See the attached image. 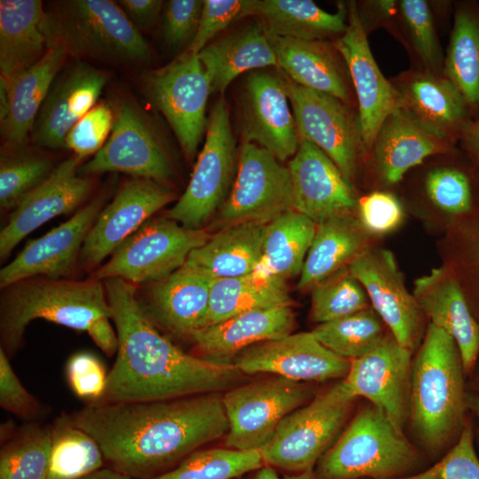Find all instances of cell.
Masks as SVG:
<instances>
[{
  "label": "cell",
  "instance_id": "cell-1",
  "mask_svg": "<svg viewBox=\"0 0 479 479\" xmlns=\"http://www.w3.org/2000/svg\"><path fill=\"white\" fill-rule=\"evenodd\" d=\"M67 416L97 441L114 469L135 479H153L229 429L220 393L97 401Z\"/></svg>",
  "mask_w": 479,
  "mask_h": 479
},
{
  "label": "cell",
  "instance_id": "cell-2",
  "mask_svg": "<svg viewBox=\"0 0 479 479\" xmlns=\"http://www.w3.org/2000/svg\"><path fill=\"white\" fill-rule=\"evenodd\" d=\"M118 340L104 402H147L227 391L246 381L233 363L188 354L162 335L144 311L137 286L102 280Z\"/></svg>",
  "mask_w": 479,
  "mask_h": 479
},
{
  "label": "cell",
  "instance_id": "cell-3",
  "mask_svg": "<svg viewBox=\"0 0 479 479\" xmlns=\"http://www.w3.org/2000/svg\"><path fill=\"white\" fill-rule=\"evenodd\" d=\"M0 300L1 348L7 356L23 342L35 319H44L84 331L107 356L117 351L112 312L102 280L26 279L3 289Z\"/></svg>",
  "mask_w": 479,
  "mask_h": 479
},
{
  "label": "cell",
  "instance_id": "cell-4",
  "mask_svg": "<svg viewBox=\"0 0 479 479\" xmlns=\"http://www.w3.org/2000/svg\"><path fill=\"white\" fill-rule=\"evenodd\" d=\"M463 371L453 338L430 323L412 361L406 426L431 457L448 446L462 423Z\"/></svg>",
  "mask_w": 479,
  "mask_h": 479
},
{
  "label": "cell",
  "instance_id": "cell-5",
  "mask_svg": "<svg viewBox=\"0 0 479 479\" xmlns=\"http://www.w3.org/2000/svg\"><path fill=\"white\" fill-rule=\"evenodd\" d=\"M423 461L404 434L367 402L313 471L316 479H400L416 474Z\"/></svg>",
  "mask_w": 479,
  "mask_h": 479
},
{
  "label": "cell",
  "instance_id": "cell-6",
  "mask_svg": "<svg viewBox=\"0 0 479 479\" xmlns=\"http://www.w3.org/2000/svg\"><path fill=\"white\" fill-rule=\"evenodd\" d=\"M357 397L344 379L287 415L260 451L265 465L296 474L314 469L334 443Z\"/></svg>",
  "mask_w": 479,
  "mask_h": 479
},
{
  "label": "cell",
  "instance_id": "cell-7",
  "mask_svg": "<svg viewBox=\"0 0 479 479\" xmlns=\"http://www.w3.org/2000/svg\"><path fill=\"white\" fill-rule=\"evenodd\" d=\"M68 53L108 61L146 63L150 49L121 6L109 0H69L50 14Z\"/></svg>",
  "mask_w": 479,
  "mask_h": 479
},
{
  "label": "cell",
  "instance_id": "cell-8",
  "mask_svg": "<svg viewBox=\"0 0 479 479\" xmlns=\"http://www.w3.org/2000/svg\"><path fill=\"white\" fill-rule=\"evenodd\" d=\"M311 384L273 375L242 383L223 395L229 423L225 447L261 451L280 421L315 396Z\"/></svg>",
  "mask_w": 479,
  "mask_h": 479
},
{
  "label": "cell",
  "instance_id": "cell-9",
  "mask_svg": "<svg viewBox=\"0 0 479 479\" xmlns=\"http://www.w3.org/2000/svg\"><path fill=\"white\" fill-rule=\"evenodd\" d=\"M210 236L204 229H188L170 218H150L90 276L98 280L120 278L136 286L153 284L182 267Z\"/></svg>",
  "mask_w": 479,
  "mask_h": 479
},
{
  "label": "cell",
  "instance_id": "cell-10",
  "mask_svg": "<svg viewBox=\"0 0 479 479\" xmlns=\"http://www.w3.org/2000/svg\"><path fill=\"white\" fill-rule=\"evenodd\" d=\"M237 152L229 113L223 98L213 106L190 182L169 216L192 230L203 229L221 208L237 172Z\"/></svg>",
  "mask_w": 479,
  "mask_h": 479
},
{
  "label": "cell",
  "instance_id": "cell-11",
  "mask_svg": "<svg viewBox=\"0 0 479 479\" xmlns=\"http://www.w3.org/2000/svg\"><path fill=\"white\" fill-rule=\"evenodd\" d=\"M114 125L103 147L78 171L82 177L122 172L165 185L174 177L169 157L142 109L130 98L112 104Z\"/></svg>",
  "mask_w": 479,
  "mask_h": 479
},
{
  "label": "cell",
  "instance_id": "cell-12",
  "mask_svg": "<svg viewBox=\"0 0 479 479\" xmlns=\"http://www.w3.org/2000/svg\"><path fill=\"white\" fill-rule=\"evenodd\" d=\"M292 209L288 168L265 148L244 141L232 190L219 208L218 224L222 228L241 223L267 224Z\"/></svg>",
  "mask_w": 479,
  "mask_h": 479
},
{
  "label": "cell",
  "instance_id": "cell-13",
  "mask_svg": "<svg viewBox=\"0 0 479 479\" xmlns=\"http://www.w3.org/2000/svg\"><path fill=\"white\" fill-rule=\"evenodd\" d=\"M145 94L166 118L186 158L193 160L207 130L206 106L211 91L197 55L183 52L145 79Z\"/></svg>",
  "mask_w": 479,
  "mask_h": 479
},
{
  "label": "cell",
  "instance_id": "cell-14",
  "mask_svg": "<svg viewBox=\"0 0 479 479\" xmlns=\"http://www.w3.org/2000/svg\"><path fill=\"white\" fill-rule=\"evenodd\" d=\"M282 78L299 138L320 148L352 184L365 147L359 118L337 98Z\"/></svg>",
  "mask_w": 479,
  "mask_h": 479
},
{
  "label": "cell",
  "instance_id": "cell-15",
  "mask_svg": "<svg viewBox=\"0 0 479 479\" xmlns=\"http://www.w3.org/2000/svg\"><path fill=\"white\" fill-rule=\"evenodd\" d=\"M175 199L171 189L156 181L134 177L125 181L98 216L83 242L79 264L92 271L98 269L126 239Z\"/></svg>",
  "mask_w": 479,
  "mask_h": 479
},
{
  "label": "cell",
  "instance_id": "cell-16",
  "mask_svg": "<svg viewBox=\"0 0 479 479\" xmlns=\"http://www.w3.org/2000/svg\"><path fill=\"white\" fill-rule=\"evenodd\" d=\"M366 292L373 309L397 342L413 352L424 336L423 316L407 290L393 254L369 248L349 266Z\"/></svg>",
  "mask_w": 479,
  "mask_h": 479
},
{
  "label": "cell",
  "instance_id": "cell-17",
  "mask_svg": "<svg viewBox=\"0 0 479 479\" xmlns=\"http://www.w3.org/2000/svg\"><path fill=\"white\" fill-rule=\"evenodd\" d=\"M412 352L389 333L368 353L351 360L344 378L357 397H365L404 434L409 413Z\"/></svg>",
  "mask_w": 479,
  "mask_h": 479
},
{
  "label": "cell",
  "instance_id": "cell-18",
  "mask_svg": "<svg viewBox=\"0 0 479 479\" xmlns=\"http://www.w3.org/2000/svg\"><path fill=\"white\" fill-rule=\"evenodd\" d=\"M232 363L246 375L271 373L305 382L342 380L350 366L349 360L326 348L311 332L255 343Z\"/></svg>",
  "mask_w": 479,
  "mask_h": 479
},
{
  "label": "cell",
  "instance_id": "cell-19",
  "mask_svg": "<svg viewBox=\"0 0 479 479\" xmlns=\"http://www.w3.org/2000/svg\"><path fill=\"white\" fill-rule=\"evenodd\" d=\"M105 202L104 194L95 197L70 219L28 241L20 254L1 269L0 287L4 289L34 277L51 279L70 277L79 263L83 242Z\"/></svg>",
  "mask_w": 479,
  "mask_h": 479
},
{
  "label": "cell",
  "instance_id": "cell-20",
  "mask_svg": "<svg viewBox=\"0 0 479 479\" xmlns=\"http://www.w3.org/2000/svg\"><path fill=\"white\" fill-rule=\"evenodd\" d=\"M347 9L346 31L334 46L348 67L357 98L364 145L372 150L382 123L398 108V92L373 57L356 3L349 2Z\"/></svg>",
  "mask_w": 479,
  "mask_h": 479
},
{
  "label": "cell",
  "instance_id": "cell-21",
  "mask_svg": "<svg viewBox=\"0 0 479 479\" xmlns=\"http://www.w3.org/2000/svg\"><path fill=\"white\" fill-rule=\"evenodd\" d=\"M83 160L74 154L63 161L12 209L0 232L2 260L35 229L58 216L72 212L86 201L93 189V180L78 174Z\"/></svg>",
  "mask_w": 479,
  "mask_h": 479
},
{
  "label": "cell",
  "instance_id": "cell-22",
  "mask_svg": "<svg viewBox=\"0 0 479 479\" xmlns=\"http://www.w3.org/2000/svg\"><path fill=\"white\" fill-rule=\"evenodd\" d=\"M294 210L316 224L346 212L357 205L352 184L336 164L317 145L300 139L298 149L288 163Z\"/></svg>",
  "mask_w": 479,
  "mask_h": 479
},
{
  "label": "cell",
  "instance_id": "cell-23",
  "mask_svg": "<svg viewBox=\"0 0 479 479\" xmlns=\"http://www.w3.org/2000/svg\"><path fill=\"white\" fill-rule=\"evenodd\" d=\"M245 96L244 141L265 148L279 161L294 156L300 138L283 78L253 72L247 76Z\"/></svg>",
  "mask_w": 479,
  "mask_h": 479
},
{
  "label": "cell",
  "instance_id": "cell-24",
  "mask_svg": "<svg viewBox=\"0 0 479 479\" xmlns=\"http://www.w3.org/2000/svg\"><path fill=\"white\" fill-rule=\"evenodd\" d=\"M396 87V86H395ZM398 108L419 128L452 145L473 120L459 89L444 75H410L396 87Z\"/></svg>",
  "mask_w": 479,
  "mask_h": 479
},
{
  "label": "cell",
  "instance_id": "cell-25",
  "mask_svg": "<svg viewBox=\"0 0 479 479\" xmlns=\"http://www.w3.org/2000/svg\"><path fill=\"white\" fill-rule=\"evenodd\" d=\"M106 81V73L83 62L58 75L35 122L34 142L51 149L66 148L67 133L96 106Z\"/></svg>",
  "mask_w": 479,
  "mask_h": 479
},
{
  "label": "cell",
  "instance_id": "cell-26",
  "mask_svg": "<svg viewBox=\"0 0 479 479\" xmlns=\"http://www.w3.org/2000/svg\"><path fill=\"white\" fill-rule=\"evenodd\" d=\"M214 278L186 263L150 284L144 311L171 334L191 339L205 327Z\"/></svg>",
  "mask_w": 479,
  "mask_h": 479
},
{
  "label": "cell",
  "instance_id": "cell-27",
  "mask_svg": "<svg viewBox=\"0 0 479 479\" xmlns=\"http://www.w3.org/2000/svg\"><path fill=\"white\" fill-rule=\"evenodd\" d=\"M67 54L65 46L57 42L7 86L0 85L1 134L8 150H20L26 144Z\"/></svg>",
  "mask_w": 479,
  "mask_h": 479
},
{
  "label": "cell",
  "instance_id": "cell-28",
  "mask_svg": "<svg viewBox=\"0 0 479 479\" xmlns=\"http://www.w3.org/2000/svg\"><path fill=\"white\" fill-rule=\"evenodd\" d=\"M58 41L39 0L0 1V85L39 61Z\"/></svg>",
  "mask_w": 479,
  "mask_h": 479
},
{
  "label": "cell",
  "instance_id": "cell-29",
  "mask_svg": "<svg viewBox=\"0 0 479 479\" xmlns=\"http://www.w3.org/2000/svg\"><path fill=\"white\" fill-rule=\"evenodd\" d=\"M412 295L430 323L453 338L464 371L471 370L479 353V325L451 271L437 267L418 278Z\"/></svg>",
  "mask_w": 479,
  "mask_h": 479
},
{
  "label": "cell",
  "instance_id": "cell-30",
  "mask_svg": "<svg viewBox=\"0 0 479 479\" xmlns=\"http://www.w3.org/2000/svg\"><path fill=\"white\" fill-rule=\"evenodd\" d=\"M291 306L245 312L196 332L191 340L201 357L232 363L243 349L258 342L293 334L296 327Z\"/></svg>",
  "mask_w": 479,
  "mask_h": 479
},
{
  "label": "cell",
  "instance_id": "cell-31",
  "mask_svg": "<svg viewBox=\"0 0 479 479\" xmlns=\"http://www.w3.org/2000/svg\"><path fill=\"white\" fill-rule=\"evenodd\" d=\"M265 34L283 75L302 87L329 94L345 104L349 102V87L334 46L325 40Z\"/></svg>",
  "mask_w": 479,
  "mask_h": 479
},
{
  "label": "cell",
  "instance_id": "cell-32",
  "mask_svg": "<svg viewBox=\"0 0 479 479\" xmlns=\"http://www.w3.org/2000/svg\"><path fill=\"white\" fill-rule=\"evenodd\" d=\"M371 234L353 212L334 216L317 224L307 253L298 288L311 289L350 263L370 248Z\"/></svg>",
  "mask_w": 479,
  "mask_h": 479
},
{
  "label": "cell",
  "instance_id": "cell-33",
  "mask_svg": "<svg viewBox=\"0 0 479 479\" xmlns=\"http://www.w3.org/2000/svg\"><path fill=\"white\" fill-rule=\"evenodd\" d=\"M452 149V144L427 133L397 108L382 123L372 150L382 179L396 184L427 157Z\"/></svg>",
  "mask_w": 479,
  "mask_h": 479
},
{
  "label": "cell",
  "instance_id": "cell-34",
  "mask_svg": "<svg viewBox=\"0 0 479 479\" xmlns=\"http://www.w3.org/2000/svg\"><path fill=\"white\" fill-rule=\"evenodd\" d=\"M266 224L241 223L222 228L202 246L192 250L187 264L197 267L214 279L250 274L260 263Z\"/></svg>",
  "mask_w": 479,
  "mask_h": 479
},
{
  "label": "cell",
  "instance_id": "cell-35",
  "mask_svg": "<svg viewBox=\"0 0 479 479\" xmlns=\"http://www.w3.org/2000/svg\"><path fill=\"white\" fill-rule=\"evenodd\" d=\"M198 56L212 92L223 93L246 71L277 67L275 52L261 24L248 26L208 44Z\"/></svg>",
  "mask_w": 479,
  "mask_h": 479
},
{
  "label": "cell",
  "instance_id": "cell-36",
  "mask_svg": "<svg viewBox=\"0 0 479 479\" xmlns=\"http://www.w3.org/2000/svg\"><path fill=\"white\" fill-rule=\"evenodd\" d=\"M252 15L261 18L265 33L301 40L341 36L348 26L347 6L331 13L310 0H254Z\"/></svg>",
  "mask_w": 479,
  "mask_h": 479
},
{
  "label": "cell",
  "instance_id": "cell-37",
  "mask_svg": "<svg viewBox=\"0 0 479 479\" xmlns=\"http://www.w3.org/2000/svg\"><path fill=\"white\" fill-rule=\"evenodd\" d=\"M291 304L288 287L281 278L255 271L240 277L215 279L205 327L245 312Z\"/></svg>",
  "mask_w": 479,
  "mask_h": 479
},
{
  "label": "cell",
  "instance_id": "cell-38",
  "mask_svg": "<svg viewBox=\"0 0 479 479\" xmlns=\"http://www.w3.org/2000/svg\"><path fill=\"white\" fill-rule=\"evenodd\" d=\"M443 75L461 92L472 119H479L478 3H461L456 8Z\"/></svg>",
  "mask_w": 479,
  "mask_h": 479
},
{
  "label": "cell",
  "instance_id": "cell-39",
  "mask_svg": "<svg viewBox=\"0 0 479 479\" xmlns=\"http://www.w3.org/2000/svg\"><path fill=\"white\" fill-rule=\"evenodd\" d=\"M317 224L292 209L266 224L263 255L255 271L283 279L301 274Z\"/></svg>",
  "mask_w": 479,
  "mask_h": 479
},
{
  "label": "cell",
  "instance_id": "cell-40",
  "mask_svg": "<svg viewBox=\"0 0 479 479\" xmlns=\"http://www.w3.org/2000/svg\"><path fill=\"white\" fill-rule=\"evenodd\" d=\"M51 452L47 479H79L104 462L97 441L68 418H59L51 428Z\"/></svg>",
  "mask_w": 479,
  "mask_h": 479
},
{
  "label": "cell",
  "instance_id": "cell-41",
  "mask_svg": "<svg viewBox=\"0 0 479 479\" xmlns=\"http://www.w3.org/2000/svg\"><path fill=\"white\" fill-rule=\"evenodd\" d=\"M382 319L369 307L347 317L318 324L315 338L336 355L349 361L371 351L386 335Z\"/></svg>",
  "mask_w": 479,
  "mask_h": 479
},
{
  "label": "cell",
  "instance_id": "cell-42",
  "mask_svg": "<svg viewBox=\"0 0 479 479\" xmlns=\"http://www.w3.org/2000/svg\"><path fill=\"white\" fill-rule=\"evenodd\" d=\"M264 465L258 450L201 449L153 479H238Z\"/></svg>",
  "mask_w": 479,
  "mask_h": 479
},
{
  "label": "cell",
  "instance_id": "cell-43",
  "mask_svg": "<svg viewBox=\"0 0 479 479\" xmlns=\"http://www.w3.org/2000/svg\"><path fill=\"white\" fill-rule=\"evenodd\" d=\"M51 428H23L2 448L0 479H47Z\"/></svg>",
  "mask_w": 479,
  "mask_h": 479
},
{
  "label": "cell",
  "instance_id": "cell-44",
  "mask_svg": "<svg viewBox=\"0 0 479 479\" xmlns=\"http://www.w3.org/2000/svg\"><path fill=\"white\" fill-rule=\"evenodd\" d=\"M370 307L368 295L349 268L311 288V318L319 324L336 320Z\"/></svg>",
  "mask_w": 479,
  "mask_h": 479
},
{
  "label": "cell",
  "instance_id": "cell-45",
  "mask_svg": "<svg viewBox=\"0 0 479 479\" xmlns=\"http://www.w3.org/2000/svg\"><path fill=\"white\" fill-rule=\"evenodd\" d=\"M54 168L47 158L25 153L2 154L0 160V206L14 209L20 200L43 183Z\"/></svg>",
  "mask_w": 479,
  "mask_h": 479
},
{
  "label": "cell",
  "instance_id": "cell-46",
  "mask_svg": "<svg viewBox=\"0 0 479 479\" xmlns=\"http://www.w3.org/2000/svg\"><path fill=\"white\" fill-rule=\"evenodd\" d=\"M399 11L412 44L428 71L444 69V58L430 8L423 0H402Z\"/></svg>",
  "mask_w": 479,
  "mask_h": 479
},
{
  "label": "cell",
  "instance_id": "cell-47",
  "mask_svg": "<svg viewBox=\"0 0 479 479\" xmlns=\"http://www.w3.org/2000/svg\"><path fill=\"white\" fill-rule=\"evenodd\" d=\"M253 5L254 0H204L197 32L184 52L199 54L219 32L251 16Z\"/></svg>",
  "mask_w": 479,
  "mask_h": 479
},
{
  "label": "cell",
  "instance_id": "cell-48",
  "mask_svg": "<svg viewBox=\"0 0 479 479\" xmlns=\"http://www.w3.org/2000/svg\"><path fill=\"white\" fill-rule=\"evenodd\" d=\"M400 479H479L472 428L466 425L455 444L431 467Z\"/></svg>",
  "mask_w": 479,
  "mask_h": 479
},
{
  "label": "cell",
  "instance_id": "cell-49",
  "mask_svg": "<svg viewBox=\"0 0 479 479\" xmlns=\"http://www.w3.org/2000/svg\"><path fill=\"white\" fill-rule=\"evenodd\" d=\"M114 125L112 106L97 104L67 133L66 148L85 159L96 154L108 139Z\"/></svg>",
  "mask_w": 479,
  "mask_h": 479
},
{
  "label": "cell",
  "instance_id": "cell-50",
  "mask_svg": "<svg viewBox=\"0 0 479 479\" xmlns=\"http://www.w3.org/2000/svg\"><path fill=\"white\" fill-rule=\"evenodd\" d=\"M426 191L433 203L450 214H462L471 207L468 177L455 169H436L426 178Z\"/></svg>",
  "mask_w": 479,
  "mask_h": 479
},
{
  "label": "cell",
  "instance_id": "cell-51",
  "mask_svg": "<svg viewBox=\"0 0 479 479\" xmlns=\"http://www.w3.org/2000/svg\"><path fill=\"white\" fill-rule=\"evenodd\" d=\"M67 377L74 393L90 403L102 399L107 375L99 359L87 352L73 355L67 364Z\"/></svg>",
  "mask_w": 479,
  "mask_h": 479
},
{
  "label": "cell",
  "instance_id": "cell-52",
  "mask_svg": "<svg viewBox=\"0 0 479 479\" xmlns=\"http://www.w3.org/2000/svg\"><path fill=\"white\" fill-rule=\"evenodd\" d=\"M358 205V218L371 235H382L396 230L404 218L400 202L389 192H372Z\"/></svg>",
  "mask_w": 479,
  "mask_h": 479
},
{
  "label": "cell",
  "instance_id": "cell-53",
  "mask_svg": "<svg viewBox=\"0 0 479 479\" xmlns=\"http://www.w3.org/2000/svg\"><path fill=\"white\" fill-rule=\"evenodd\" d=\"M204 0H170L165 4L163 35L172 47L193 39L200 20Z\"/></svg>",
  "mask_w": 479,
  "mask_h": 479
},
{
  "label": "cell",
  "instance_id": "cell-54",
  "mask_svg": "<svg viewBox=\"0 0 479 479\" xmlns=\"http://www.w3.org/2000/svg\"><path fill=\"white\" fill-rule=\"evenodd\" d=\"M0 405L4 410L25 419L40 412L37 400L25 389L14 373L9 357L0 348Z\"/></svg>",
  "mask_w": 479,
  "mask_h": 479
},
{
  "label": "cell",
  "instance_id": "cell-55",
  "mask_svg": "<svg viewBox=\"0 0 479 479\" xmlns=\"http://www.w3.org/2000/svg\"><path fill=\"white\" fill-rule=\"evenodd\" d=\"M118 4L133 23L145 27L156 20L163 2L160 0H120Z\"/></svg>",
  "mask_w": 479,
  "mask_h": 479
},
{
  "label": "cell",
  "instance_id": "cell-56",
  "mask_svg": "<svg viewBox=\"0 0 479 479\" xmlns=\"http://www.w3.org/2000/svg\"><path fill=\"white\" fill-rule=\"evenodd\" d=\"M460 140L467 153L479 163V119L467 124Z\"/></svg>",
  "mask_w": 479,
  "mask_h": 479
},
{
  "label": "cell",
  "instance_id": "cell-57",
  "mask_svg": "<svg viewBox=\"0 0 479 479\" xmlns=\"http://www.w3.org/2000/svg\"><path fill=\"white\" fill-rule=\"evenodd\" d=\"M79 479H135L114 468H99Z\"/></svg>",
  "mask_w": 479,
  "mask_h": 479
},
{
  "label": "cell",
  "instance_id": "cell-58",
  "mask_svg": "<svg viewBox=\"0 0 479 479\" xmlns=\"http://www.w3.org/2000/svg\"><path fill=\"white\" fill-rule=\"evenodd\" d=\"M242 479H279L274 467L264 465L262 467L250 472Z\"/></svg>",
  "mask_w": 479,
  "mask_h": 479
},
{
  "label": "cell",
  "instance_id": "cell-59",
  "mask_svg": "<svg viewBox=\"0 0 479 479\" xmlns=\"http://www.w3.org/2000/svg\"><path fill=\"white\" fill-rule=\"evenodd\" d=\"M284 479H316L313 469L302 473L286 475Z\"/></svg>",
  "mask_w": 479,
  "mask_h": 479
},
{
  "label": "cell",
  "instance_id": "cell-60",
  "mask_svg": "<svg viewBox=\"0 0 479 479\" xmlns=\"http://www.w3.org/2000/svg\"><path fill=\"white\" fill-rule=\"evenodd\" d=\"M468 404L479 418V397L470 398Z\"/></svg>",
  "mask_w": 479,
  "mask_h": 479
}]
</instances>
